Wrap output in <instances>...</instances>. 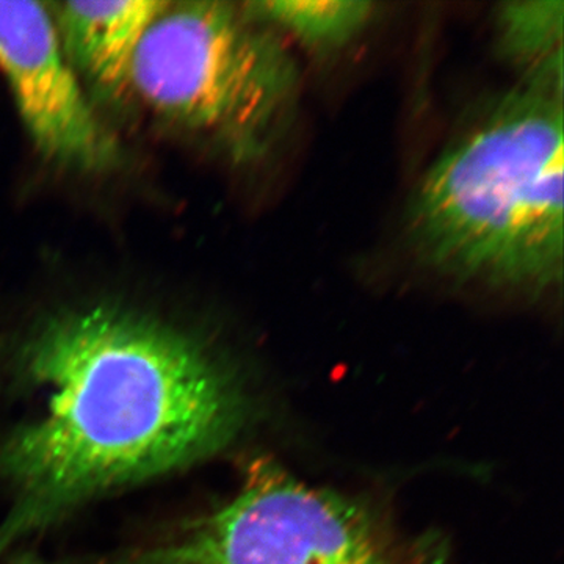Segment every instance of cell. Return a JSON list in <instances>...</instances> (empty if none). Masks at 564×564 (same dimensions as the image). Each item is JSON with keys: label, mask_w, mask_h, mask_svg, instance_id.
<instances>
[{"label": "cell", "mask_w": 564, "mask_h": 564, "mask_svg": "<svg viewBox=\"0 0 564 564\" xmlns=\"http://www.w3.org/2000/svg\"><path fill=\"white\" fill-rule=\"evenodd\" d=\"M20 367L51 395L44 417L0 440V480L18 496L0 555L95 494L215 454L242 417L231 377L199 340L118 304L51 315Z\"/></svg>", "instance_id": "6da1fadb"}, {"label": "cell", "mask_w": 564, "mask_h": 564, "mask_svg": "<svg viewBox=\"0 0 564 564\" xmlns=\"http://www.w3.org/2000/svg\"><path fill=\"white\" fill-rule=\"evenodd\" d=\"M563 77H529L433 163L410 236L463 281L545 289L562 280Z\"/></svg>", "instance_id": "7a4b0ae2"}, {"label": "cell", "mask_w": 564, "mask_h": 564, "mask_svg": "<svg viewBox=\"0 0 564 564\" xmlns=\"http://www.w3.org/2000/svg\"><path fill=\"white\" fill-rule=\"evenodd\" d=\"M299 80L282 41L245 3L170 2L144 32L131 68V88L155 117L236 161L269 150Z\"/></svg>", "instance_id": "3957f363"}, {"label": "cell", "mask_w": 564, "mask_h": 564, "mask_svg": "<svg viewBox=\"0 0 564 564\" xmlns=\"http://www.w3.org/2000/svg\"><path fill=\"white\" fill-rule=\"evenodd\" d=\"M65 564L400 563L361 508L258 459L228 503L163 543Z\"/></svg>", "instance_id": "277c9868"}, {"label": "cell", "mask_w": 564, "mask_h": 564, "mask_svg": "<svg viewBox=\"0 0 564 564\" xmlns=\"http://www.w3.org/2000/svg\"><path fill=\"white\" fill-rule=\"evenodd\" d=\"M0 70L43 158L84 173L117 163V141L91 109L46 3L0 0Z\"/></svg>", "instance_id": "5b68a950"}, {"label": "cell", "mask_w": 564, "mask_h": 564, "mask_svg": "<svg viewBox=\"0 0 564 564\" xmlns=\"http://www.w3.org/2000/svg\"><path fill=\"white\" fill-rule=\"evenodd\" d=\"M169 3L124 0L46 6L77 77L107 98H120L131 88L132 62L144 32Z\"/></svg>", "instance_id": "8992f818"}, {"label": "cell", "mask_w": 564, "mask_h": 564, "mask_svg": "<svg viewBox=\"0 0 564 564\" xmlns=\"http://www.w3.org/2000/svg\"><path fill=\"white\" fill-rule=\"evenodd\" d=\"M248 11L269 28L289 33L304 46L332 51L350 43L373 17L367 0H325V2H252Z\"/></svg>", "instance_id": "52a82bcc"}, {"label": "cell", "mask_w": 564, "mask_h": 564, "mask_svg": "<svg viewBox=\"0 0 564 564\" xmlns=\"http://www.w3.org/2000/svg\"><path fill=\"white\" fill-rule=\"evenodd\" d=\"M497 28L505 54L529 77L563 76V2L503 3Z\"/></svg>", "instance_id": "ba28073f"}]
</instances>
